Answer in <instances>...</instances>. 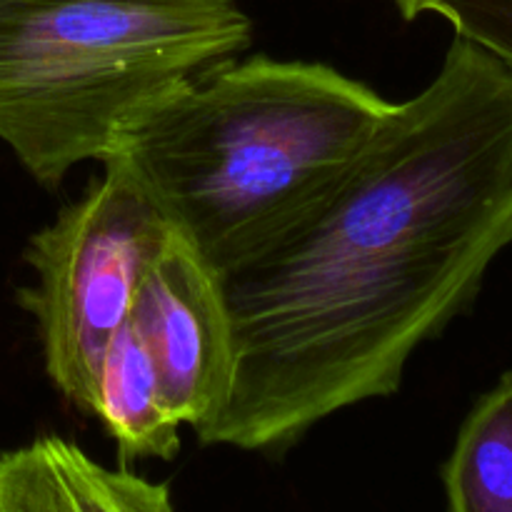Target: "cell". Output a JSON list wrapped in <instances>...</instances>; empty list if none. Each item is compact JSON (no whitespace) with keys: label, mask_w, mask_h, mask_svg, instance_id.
Listing matches in <instances>:
<instances>
[{"label":"cell","mask_w":512,"mask_h":512,"mask_svg":"<svg viewBox=\"0 0 512 512\" xmlns=\"http://www.w3.org/2000/svg\"><path fill=\"white\" fill-rule=\"evenodd\" d=\"M93 415L115 440L123 463L173 460L180 453L183 425L165 405L153 363L130 323L105 350Z\"/></svg>","instance_id":"7"},{"label":"cell","mask_w":512,"mask_h":512,"mask_svg":"<svg viewBox=\"0 0 512 512\" xmlns=\"http://www.w3.org/2000/svg\"><path fill=\"white\" fill-rule=\"evenodd\" d=\"M443 485L448 512H512V373L460 425Z\"/></svg>","instance_id":"8"},{"label":"cell","mask_w":512,"mask_h":512,"mask_svg":"<svg viewBox=\"0 0 512 512\" xmlns=\"http://www.w3.org/2000/svg\"><path fill=\"white\" fill-rule=\"evenodd\" d=\"M0 512H178L168 483L105 468L78 443L43 435L0 455Z\"/></svg>","instance_id":"6"},{"label":"cell","mask_w":512,"mask_h":512,"mask_svg":"<svg viewBox=\"0 0 512 512\" xmlns=\"http://www.w3.org/2000/svg\"><path fill=\"white\" fill-rule=\"evenodd\" d=\"M390 110L330 65L228 58L135 110L103 163L223 278L328 198Z\"/></svg>","instance_id":"2"},{"label":"cell","mask_w":512,"mask_h":512,"mask_svg":"<svg viewBox=\"0 0 512 512\" xmlns=\"http://www.w3.org/2000/svg\"><path fill=\"white\" fill-rule=\"evenodd\" d=\"M105 173L83 198L30 238L25 260L38 283L20 290L35 318L45 370L68 403L93 415L105 350L128 323L140 280L173 228L123 168Z\"/></svg>","instance_id":"4"},{"label":"cell","mask_w":512,"mask_h":512,"mask_svg":"<svg viewBox=\"0 0 512 512\" xmlns=\"http://www.w3.org/2000/svg\"><path fill=\"white\" fill-rule=\"evenodd\" d=\"M405 20L438 15L455 35L512 68V0H393Z\"/></svg>","instance_id":"9"},{"label":"cell","mask_w":512,"mask_h":512,"mask_svg":"<svg viewBox=\"0 0 512 512\" xmlns=\"http://www.w3.org/2000/svg\"><path fill=\"white\" fill-rule=\"evenodd\" d=\"M512 245V68L450 43L328 198L220 278L233 338L203 445L283 450L330 415L398 393Z\"/></svg>","instance_id":"1"},{"label":"cell","mask_w":512,"mask_h":512,"mask_svg":"<svg viewBox=\"0 0 512 512\" xmlns=\"http://www.w3.org/2000/svg\"><path fill=\"white\" fill-rule=\"evenodd\" d=\"M130 328L180 425L200 428L228 398L233 338L220 278L173 233L140 280Z\"/></svg>","instance_id":"5"},{"label":"cell","mask_w":512,"mask_h":512,"mask_svg":"<svg viewBox=\"0 0 512 512\" xmlns=\"http://www.w3.org/2000/svg\"><path fill=\"white\" fill-rule=\"evenodd\" d=\"M248 45L235 0H0V140L58 188L135 110Z\"/></svg>","instance_id":"3"}]
</instances>
